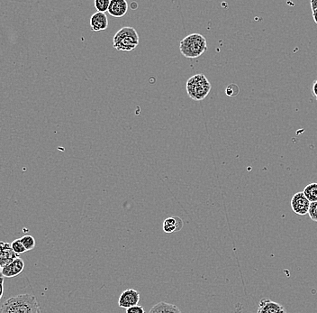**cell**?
<instances>
[{"mask_svg":"<svg viewBox=\"0 0 317 313\" xmlns=\"http://www.w3.org/2000/svg\"><path fill=\"white\" fill-rule=\"evenodd\" d=\"M126 313H145L143 306L136 305L126 309Z\"/></svg>","mask_w":317,"mask_h":313,"instance_id":"obj_20","label":"cell"},{"mask_svg":"<svg viewBox=\"0 0 317 313\" xmlns=\"http://www.w3.org/2000/svg\"><path fill=\"white\" fill-rule=\"evenodd\" d=\"M179 50L186 58H197L207 50L206 39L200 34H191L180 42Z\"/></svg>","mask_w":317,"mask_h":313,"instance_id":"obj_2","label":"cell"},{"mask_svg":"<svg viewBox=\"0 0 317 313\" xmlns=\"http://www.w3.org/2000/svg\"><path fill=\"white\" fill-rule=\"evenodd\" d=\"M12 249L16 253V255H23L24 253H27L25 248L23 247V244L21 242V239L14 240L11 244Z\"/></svg>","mask_w":317,"mask_h":313,"instance_id":"obj_16","label":"cell"},{"mask_svg":"<svg viewBox=\"0 0 317 313\" xmlns=\"http://www.w3.org/2000/svg\"><path fill=\"white\" fill-rule=\"evenodd\" d=\"M183 227V221L178 216L167 218L163 222V231L165 233H174L179 231Z\"/></svg>","mask_w":317,"mask_h":313,"instance_id":"obj_12","label":"cell"},{"mask_svg":"<svg viewBox=\"0 0 317 313\" xmlns=\"http://www.w3.org/2000/svg\"><path fill=\"white\" fill-rule=\"evenodd\" d=\"M1 273H2V267L0 266V275H1Z\"/></svg>","mask_w":317,"mask_h":313,"instance_id":"obj_25","label":"cell"},{"mask_svg":"<svg viewBox=\"0 0 317 313\" xmlns=\"http://www.w3.org/2000/svg\"><path fill=\"white\" fill-rule=\"evenodd\" d=\"M313 20H314V22H315V23L317 25V9L316 10L313 11Z\"/></svg>","mask_w":317,"mask_h":313,"instance_id":"obj_24","label":"cell"},{"mask_svg":"<svg viewBox=\"0 0 317 313\" xmlns=\"http://www.w3.org/2000/svg\"><path fill=\"white\" fill-rule=\"evenodd\" d=\"M0 313H42L37 299L31 294L9 298L2 304Z\"/></svg>","mask_w":317,"mask_h":313,"instance_id":"obj_1","label":"cell"},{"mask_svg":"<svg viewBox=\"0 0 317 313\" xmlns=\"http://www.w3.org/2000/svg\"><path fill=\"white\" fill-rule=\"evenodd\" d=\"M304 194L306 195V197L308 199L310 202H316L317 201V183H310L306 186L304 189Z\"/></svg>","mask_w":317,"mask_h":313,"instance_id":"obj_14","label":"cell"},{"mask_svg":"<svg viewBox=\"0 0 317 313\" xmlns=\"http://www.w3.org/2000/svg\"><path fill=\"white\" fill-rule=\"evenodd\" d=\"M310 6L312 8V11H314L317 9V0H311L310 1Z\"/></svg>","mask_w":317,"mask_h":313,"instance_id":"obj_23","label":"cell"},{"mask_svg":"<svg viewBox=\"0 0 317 313\" xmlns=\"http://www.w3.org/2000/svg\"><path fill=\"white\" fill-rule=\"evenodd\" d=\"M18 257L14 250L12 249L11 244L7 242H0V266L3 267L8 266L14 260Z\"/></svg>","mask_w":317,"mask_h":313,"instance_id":"obj_8","label":"cell"},{"mask_svg":"<svg viewBox=\"0 0 317 313\" xmlns=\"http://www.w3.org/2000/svg\"><path fill=\"white\" fill-rule=\"evenodd\" d=\"M140 293L135 289H127L121 294L118 300V306L127 309L134 306L138 305L140 302Z\"/></svg>","mask_w":317,"mask_h":313,"instance_id":"obj_6","label":"cell"},{"mask_svg":"<svg viewBox=\"0 0 317 313\" xmlns=\"http://www.w3.org/2000/svg\"><path fill=\"white\" fill-rule=\"evenodd\" d=\"M312 90H313V97L315 98V100L317 101V80H315L313 82Z\"/></svg>","mask_w":317,"mask_h":313,"instance_id":"obj_22","label":"cell"},{"mask_svg":"<svg viewBox=\"0 0 317 313\" xmlns=\"http://www.w3.org/2000/svg\"><path fill=\"white\" fill-rule=\"evenodd\" d=\"M308 215L312 221L317 222V201L316 202H311L310 203L309 210Z\"/></svg>","mask_w":317,"mask_h":313,"instance_id":"obj_19","label":"cell"},{"mask_svg":"<svg viewBox=\"0 0 317 313\" xmlns=\"http://www.w3.org/2000/svg\"><path fill=\"white\" fill-rule=\"evenodd\" d=\"M257 313H287L286 309L278 302L270 299H262L259 303Z\"/></svg>","mask_w":317,"mask_h":313,"instance_id":"obj_9","label":"cell"},{"mask_svg":"<svg viewBox=\"0 0 317 313\" xmlns=\"http://www.w3.org/2000/svg\"><path fill=\"white\" fill-rule=\"evenodd\" d=\"M90 27L94 32L104 31L109 27V18L104 13L97 12L90 17Z\"/></svg>","mask_w":317,"mask_h":313,"instance_id":"obj_10","label":"cell"},{"mask_svg":"<svg viewBox=\"0 0 317 313\" xmlns=\"http://www.w3.org/2000/svg\"><path fill=\"white\" fill-rule=\"evenodd\" d=\"M24 269V262L23 259H21L20 257H17L16 259L14 260L13 262L8 263V266L2 268V273L1 275L4 277L8 278H13L16 277L23 272Z\"/></svg>","mask_w":317,"mask_h":313,"instance_id":"obj_7","label":"cell"},{"mask_svg":"<svg viewBox=\"0 0 317 313\" xmlns=\"http://www.w3.org/2000/svg\"><path fill=\"white\" fill-rule=\"evenodd\" d=\"M128 4L125 0H112L110 1L109 15L114 17H123L127 13Z\"/></svg>","mask_w":317,"mask_h":313,"instance_id":"obj_11","label":"cell"},{"mask_svg":"<svg viewBox=\"0 0 317 313\" xmlns=\"http://www.w3.org/2000/svg\"><path fill=\"white\" fill-rule=\"evenodd\" d=\"M149 313H182L181 310L179 309L178 306L171 304V303H167V302H158L157 304H155L151 309Z\"/></svg>","mask_w":317,"mask_h":313,"instance_id":"obj_13","label":"cell"},{"mask_svg":"<svg viewBox=\"0 0 317 313\" xmlns=\"http://www.w3.org/2000/svg\"><path fill=\"white\" fill-rule=\"evenodd\" d=\"M186 89L190 98L194 101H201L207 97L211 84L204 74H197L188 80Z\"/></svg>","mask_w":317,"mask_h":313,"instance_id":"obj_4","label":"cell"},{"mask_svg":"<svg viewBox=\"0 0 317 313\" xmlns=\"http://www.w3.org/2000/svg\"><path fill=\"white\" fill-rule=\"evenodd\" d=\"M4 295V276L0 275V300Z\"/></svg>","mask_w":317,"mask_h":313,"instance_id":"obj_21","label":"cell"},{"mask_svg":"<svg viewBox=\"0 0 317 313\" xmlns=\"http://www.w3.org/2000/svg\"><path fill=\"white\" fill-rule=\"evenodd\" d=\"M21 242L23 245V247L25 248L27 251H31L34 248H35V239L34 236H30V235H27V236H23V237L20 238Z\"/></svg>","mask_w":317,"mask_h":313,"instance_id":"obj_15","label":"cell"},{"mask_svg":"<svg viewBox=\"0 0 317 313\" xmlns=\"http://www.w3.org/2000/svg\"><path fill=\"white\" fill-rule=\"evenodd\" d=\"M109 5H110L109 0H96L95 1V8L99 13H104L108 11Z\"/></svg>","mask_w":317,"mask_h":313,"instance_id":"obj_17","label":"cell"},{"mask_svg":"<svg viewBox=\"0 0 317 313\" xmlns=\"http://www.w3.org/2000/svg\"><path fill=\"white\" fill-rule=\"evenodd\" d=\"M310 202L303 191L297 192L291 200V208L296 214L300 216H305L308 214Z\"/></svg>","mask_w":317,"mask_h":313,"instance_id":"obj_5","label":"cell"},{"mask_svg":"<svg viewBox=\"0 0 317 313\" xmlns=\"http://www.w3.org/2000/svg\"><path fill=\"white\" fill-rule=\"evenodd\" d=\"M139 35L134 27H124L113 39V47L119 52H131L139 44Z\"/></svg>","mask_w":317,"mask_h":313,"instance_id":"obj_3","label":"cell"},{"mask_svg":"<svg viewBox=\"0 0 317 313\" xmlns=\"http://www.w3.org/2000/svg\"><path fill=\"white\" fill-rule=\"evenodd\" d=\"M239 91H240L239 87L236 85V84H230L225 89V93L229 97H235V96L238 95Z\"/></svg>","mask_w":317,"mask_h":313,"instance_id":"obj_18","label":"cell"}]
</instances>
